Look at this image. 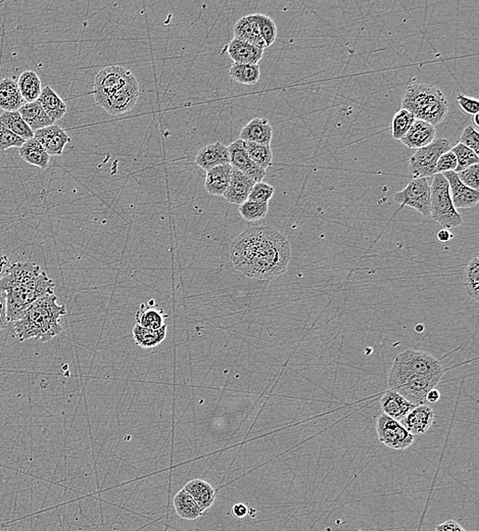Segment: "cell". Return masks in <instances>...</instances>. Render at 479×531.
Listing matches in <instances>:
<instances>
[{
	"label": "cell",
	"mask_w": 479,
	"mask_h": 531,
	"mask_svg": "<svg viewBox=\"0 0 479 531\" xmlns=\"http://www.w3.org/2000/svg\"><path fill=\"white\" fill-rule=\"evenodd\" d=\"M448 103L444 93L439 92L426 108H424L419 114L416 115L417 120L424 121L428 124L435 126L441 124L448 115Z\"/></svg>",
	"instance_id": "cell-29"
},
{
	"label": "cell",
	"mask_w": 479,
	"mask_h": 531,
	"mask_svg": "<svg viewBox=\"0 0 479 531\" xmlns=\"http://www.w3.org/2000/svg\"><path fill=\"white\" fill-rule=\"evenodd\" d=\"M227 149H228L232 168L240 171L242 174L253 180L255 183L263 181L266 176V170L260 168L251 160L242 140H237L231 143L229 146H227Z\"/></svg>",
	"instance_id": "cell-12"
},
{
	"label": "cell",
	"mask_w": 479,
	"mask_h": 531,
	"mask_svg": "<svg viewBox=\"0 0 479 531\" xmlns=\"http://www.w3.org/2000/svg\"><path fill=\"white\" fill-rule=\"evenodd\" d=\"M257 19L260 33H261L262 38L265 42L267 49V47H270L276 40L277 27L274 21L266 15L257 14Z\"/></svg>",
	"instance_id": "cell-42"
},
{
	"label": "cell",
	"mask_w": 479,
	"mask_h": 531,
	"mask_svg": "<svg viewBox=\"0 0 479 531\" xmlns=\"http://www.w3.org/2000/svg\"><path fill=\"white\" fill-rule=\"evenodd\" d=\"M53 279L33 262H15L0 280V292L6 296L8 320H19L26 311L42 296L54 294Z\"/></svg>",
	"instance_id": "cell-2"
},
{
	"label": "cell",
	"mask_w": 479,
	"mask_h": 531,
	"mask_svg": "<svg viewBox=\"0 0 479 531\" xmlns=\"http://www.w3.org/2000/svg\"><path fill=\"white\" fill-rule=\"evenodd\" d=\"M273 137L272 126L267 119L255 118L242 128L239 140L242 142L257 143L270 146Z\"/></svg>",
	"instance_id": "cell-20"
},
{
	"label": "cell",
	"mask_w": 479,
	"mask_h": 531,
	"mask_svg": "<svg viewBox=\"0 0 479 531\" xmlns=\"http://www.w3.org/2000/svg\"><path fill=\"white\" fill-rule=\"evenodd\" d=\"M10 264L12 263L8 260V255L0 249V277L6 274L8 269L10 268Z\"/></svg>",
	"instance_id": "cell-52"
},
{
	"label": "cell",
	"mask_w": 479,
	"mask_h": 531,
	"mask_svg": "<svg viewBox=\"0 0 479 531\" xmlns=\"http://www.w3.org/2000/svg\"><path fill=\"white\" fill-rule=\"evenodd\" d=\"M8 309H6V296L4 292H0V331L4 330L8 326Z\"/></svg>",
	"instance_id": "cell-49"
},
{
	"label": "cell",
	"mask_w": 479,
	"mask_h": 531,
	"mask_svg": "<svg viewBox=\"0 0 479 531\" xmlns=\"http://www.w3.org/2000/svg\"><path fill=\"white\" fill-rule=\"evenodd\" d=\"M66 315V305L58 303L54 294H47L36 301L19 320L12 323L15 335L19 342L29 339L49 342L62 332L60 320Z\"/></svg>",
	"instance_id": "cell-3"
},
{
	"label": "cell",
	"mask_w": 479,
	"mask_h": 531,
	"mask_svg": "<svg viewBox=\"0 0 479 531\" xmlns=\"http://www.w3.org/2000/svg\"><path fill=\"white\" fill-rule=\"evenodd\" d=\"M268 203H255V201H246L239 205L240 216L249 222L263 220L268 214Z\"/></svg>",
	"instance_id": "cell-40"
},
{
	"label": "cell",
	"mask_w": 479,
	"mask_h": 531,
	"mask_svg": "<svg viewBox=\"0 0 479 531\" xmlns=\"http://www.w3.org/2000/svg\"><path fill=\"white\" fill-rule=\"evenodd\" d=\"M392 365L414 374L423 375L439 380L444 374L441 363L433 355L422 351H405L396 355Z\"/></svg>",
	"instance_id": "cell-7"
},
{
	"label": "cell",
	"mask_w": 479,
	"mask_h": 531,
	"mask_svg": "<svg viewBox=\"0 0 479 531\" xmlns=\"http://www.w3.org/2000/svg\"><path fill=\"white\" fill-rule=\"evenodd\" d=\"M435 531H466L458 523V522L454 521V520H448L443 523L439 524L435 528Z\"/></svg>",
	"instance_id": "cell-50"
},
{
	"label": "cell",
	"mask_w": 479,
	"mask_h": 531,
	"mask_svg": "<svg viewBox=\"0 0 479 531\" xmlns=\"http://www.w3.org/2000/svg\"><path fill=\"white\" fill-rule=\"evenodd\" d=\"M439 381V379L414 374L392 365L387 385L389 389L398 392L414 406H421L426 405V394L435 389Z\"/></svg>",
	"instance_id": "cell-4"
},
{
	"label": "cell",
	"mask_w": 479,
	"mask_h": 531,
	"mask_svg": "<svg viewBox=\"0 0 479 531\" xmlns=\"http://www.w3.org/2000/svg\"><path fill=\"white\" fill-rule=\"evenodd\" d=\"M439 92V89L428 84H410L405 90L402 108L409 110L416 117Z\"/></svg>",
	"instance_id": "cell-13"
},
{
	"label": "cell",
	"mask_w": 479,
	"mask_h": 531,
	"mask_svg": "<svg viewBox=\"0 0 479 531\" xmlns=\"http://www.w3.org/2000/svg\"><path fill=\"white\" fill-rule=\"evenodd\" d=\"M376 433L378 441L392 450H406L415 441V437L409 433L400 422L385 414L377 418Z\"/></svg>",
	"instance_id": "cell-10"
},
{
	"label": "cell",
	"mask_w": 479,
	"mask_h": 531,
	"mask_svg": "<svg viewBox=\"0 0 479 531\" xmlns=\"http://www.w3.org/2000/svg\"><path fill=\"white\" fill-rule=\"evenodd\" d=\"M396 203L415 209L423 214L430 216V185L427 178H413L408 185L394 195Z\"/></svg>",
	"instance_id": "cell-9"
},
{
	"label": "cell",
	"mask_w": 479,
	"mask_h": 531,
	"mask_svg": "<svg viewBox=\"0 0 479 531\" xmlns=\"http://www.w3.org/2000/svg\"><path fill=\"white\" fill-rule=\"evenodd\" d=\"M229 75L234 81L242 85H255L261 77V70H260L259 65L234 62L229 70Z\"/></svg>",
	"instance_id": "cell-36"
},
{
	"label": "cell",
	"mask_w": 479,
	"mask_h": 531,
	"mask_svg": "<svg viewBox=\"0 0 479 531\" xmlns=\"http://www.w3.org/2000/svg\"><path fill=\"white\" fill-rule=\"evenodd\" d=\"M18 83L12 78H4L0 81V110L3 112H18L26 105Z\"/></svg>",
	"instance_id": "cell-25"
},
{
	"label": "cell",
	"mask_w": 479,
	"mask_h": 531,
	"mask_svg": "<svg viewBox=\"0 0 479 531\" xmlns=\"http://www.w3.org/2000/svg\"><path fill=\"white\" fill-rule=\"evenodd\" d=\"M439 398H441V394H439V390L435 389H431L430 391L426 394V402L431 403V404H435V403L439 402Z\"/></svg>",
	"instance_id": "cell-54"
},
{
	"label": "cell",
	"mask_w": 479,
	"mask_h": 531,
	"mask_svg": "<svg viewBox=\"0 0 479 531\" xmlns=\"http://www.w3.org/2000/svg\"><path fill=\"white\" fill-rule=\"evenodd\" d=\"M26 124L33 132L54 125L53 121L47 116L38 101L26 103L18 110Z\"/></svg>",
	"instance_id": "cell-30"
},
{
	"label": "cell",
	"mask_w": 479,
	"mask_h": 531,
	"mask_svg": "<svg viewBox=\"0 0 479 531\" xmlns=\"http://www.w3.org/2000/svg\"><path fill=\"white\" fill-rule=\"evenodd\" d=\"M457 175H458L459 179H460V181L464 185L471 188V189L478 190V192L479 164L468 167L465 170L457 173Z\"/></svg>",
	"instance_id": "cell-45"
},
{
	"label": "cell",
	"mask_w": 479,
	"mask_h": 531,
	"mask_svg": "<svg viewBox=\"0 0 479 531\" xmlns=\"http://www.w3.org/2000/svg\"><path fill=\"white\" fill-rule=\"evenodd\" d=\"M478 117V114L474 115V124H476V127H478L479 126Z\"/></svg>",
	"instance_id": "cell-55"
},
{
	"label": "cell",
	"mask_w": 479,
	"mask_h": 531,
	"mask_svg": "<svg viewBox=\"0 0 479 531\" xmlns=\"http://www.w3.org/2000/svg\"><path fill=\"white\" fill-rule=\"evenodd\" d=\"M461 144L473 151L476 155L479 153V134L473 126L469 125L463 130L460 137Z\"/></svg>",
	"instance_id": "cell-46"
},
{
	"label": "cell",
	"mask_w": 479,
	"mask_h": 531,
	"mask_svg": "<svg viewBox=\"0 0 479 531\" xmlns=\"http://www.w3.org/2000/svg\"><path fill=\"white\" fill-rule=\"evenodd\" d=\"M443 175L450 186L451 197H452L455 209H471L478 205L479 201L478 190L471 189L464 185L456 172H446Z\"/></svg>",
	"instance_id": "cell-15"
},
{
	"label": "cell",
	"mask_w": 479,
	"mask_h": 531,
	"mask_svg": "<svg viewBox=\"0 0 479 531\" xmlns=\"http://www.w3.org/2000/svg\"><path fill=\"white\" fill-rule=\"evenodd\" d=\"M275 189L273 186L269 185L265 182H259L255 183L251 188V194L249 195L248 201H255V203H268L269 201L274 195Z\"/></svg>",
	"instance_id": "cell-43"
},
{
	"label": "cell",
	"mask_w": 479,
	"mask_h": 531,
	"mask_svg": "<svg viewBox=\"0 0 479 531\" xmlns=\"http://www.w3.org/2000/svg\"><path fill=\"white\" fill-rule=\"evenodd\" d=\"M140 95V84L135 76L132 74L124 85L108 95L105 101L99 103V106L110 116H120L135 108Z\"/></svg>",
	"instance_id": "cell-8"
},
{
	"label": "cell",
	"mask_w": 479,
	"mask_h": 531,
	"mask_svg": "<svg viewBox=\"0 0 479 531\" xmlns=\"http://www.w3.org/2000/svg\"><path fill=\"white\" fill-rule=\"evenodd\" d=\"M19 92L26 103H34L40 96L42 86L41 80L34 71H25L19 75L18 81Z\"/></svg>",
	"instance_id": "cell-33"
},
{
	"label": "cell",
	"mask_w": 479,
	"mask_h": 531,
	"mask_svg": "<svg viewBox=\"0 0 479 531\" xmlns=\"http://www.w3.org/2000/svg\"><path fill=\"white\" fill-rule=\"evenodd\" d=\"M430 216L444 229L456 228L463 224V219L453 205L450 186L443 174L432 176L430 186Z\"/></svg>",
	"instance_id": "cell-5"
},
{
	"label": "cell",
	"mask_w": 479,
	"mask_h": 531,
	"mask_svg": "<svg viewBox=\"0 0 479 531\" xmlns=\"http://www.w3.org/2000/svg\"><path fill=\"white\" fill-rule=\"evenodd\" d=\"M457 168V159L452 151H448L441 155L435 169V174H444L446 172H455Z\"/></svg>",
	"instance_id": "cell-47"
},
{
	"label": "cell",
	"mask_w": 479,
	"mask_h": 531,
	"mask_svg": "<svg viewBox=\"0 0 479 531\" xmlns=\"http://www.w3.org/2000/svg\"><path fill=\"white\" fill-rule=\"evenodd\" d=\"M464 286H465L467 294L473 298L474 301H479V259L478 255L471 259L468 263L465 270V278H464Z\"/></svg>",
	"instance_id": "cell-39"
},
{
	"label": "cell",
	"mask_w": 479,
	"mask_h": 531,
	"mask_svg": "<svg viewBox=\"0 0 479 531\" xmlns=\"http://www.w3.org/2000/svg\"><path fill=\"white\" fill-rule=\"evenodd\" d=\"M0 280H1V277H0Z\"/></svg>",
	"instance_id": "cell-56"
},
{
	"label": "cell",
	"mask_w": 479,
	"mask_h": 531,
	"mask_svg": "<svg viewBox=\"0 0 479 531\" xmlns=\"http://www.w3.org/2000/svg\"><path fill=\"white\" fill-rule=\"evenodd\" d=\"M435 140V127L416 119L408 133L400 140L407 149H419Z\"/></svg>",
	"instance_id": "cell-22"
},
{
	"label": "cell",
	"mask_w": 479,
	"mask_h": 531,
	"mask_svg": "<svg viewBox=\"0 0 479 531\" xmlns=\"http://www.w3.org/2000/svg\"><path fill=\"white\" fill-rule=\"evenodd\" d=\"M232 513H233L234 517L244 518L249 514L248 507L244 504H235L232 508Z\"/></svg>",
	"instance_id": "cell-51"
},
{
	"label": "cell",
	"mask_w": 479,
	"mask_h": 531,
	"mask_svg": "<svg viewBox=\"0 0 479 531\" xmlns=\"http://www.w3.org/2000/svg\"><path fill=\"white\" fill-rule=\"evenodd\" d=\"M226 51L234 62L244 65L259 64L264 54V49L235 38L227 45Z\"/></svg>",
	"instance_id": "cell-21"
},
{
	"label": "cell",
	"mask_w": 479,
	"mask_h": 531,
	"mask_svg": "<svg viewBox=\"0 0 479 531\" xmlns=\"http://www.w3.org/2000/svg\"><path fill=\"white\" fill-rule=\"evenodd\" d=\"M455 157L457 159V168L455 172L459 173L461 171L465 170L468 167L473 166V165L478 164L479 158L478 155L474 153L471 149L466 147L465 145L458 143L455 145L451 149Z\"/></svg>",
	"instance_id": "cell-41"
},
{
	"label": "cell",
	"mask_w": 479,
	"mask_h": 531,
	"mask_svg": "<svg viewBox=\"0 0 479 531\" xmlns=\"http://www.w3.org/2000/svg\"><path fill=\"white\" fill-rule=\"evenodd\" d=\"M435 412L427 405L416 406L409 412L400 423L413 437L426 433L435 422Z\"/></svg>",
	"instance_id": "cell-16"
},
{
	"label": "cell",
	"mask_w": 479,
	"mask_h": 531,
	"mask_svg": "<svg viewBox=\"0 0 479 531\" xmlns=\"http://www.w3.org/2000/svg\"><path fill=\"white\" fill-rule=\"evenodd\" d=\"M167 325L162 326L159 330H151L135 324L132 330L133 339L138 346L142 348H153L159 346L160 342L167 337Z\"/></svg>",
	"instance_id": "cell-34"
},
{
	"label": "cell",
	"mask_w": 479,
	"mask_h": 531,
	"mask_svg": "<svg viewBox=\"0 0 479 531\" xmlns=\"http://www.w3.org/2000/svg\"><path fill=\"white\" fill-rule=\"evenodd\" d=\"M451 142L446 138L435 140L430 144L417 149L409 160V170L413 178H428L435 175L437 160L450 151Z\"/></svg>",
	"instance_id": "cell-6"
},
{
	"label": "cell",
	"mask_w": 479,
	"mask_h": 531,
	"mask_svg": "<svg viewBox=\"0 0 479 531\" xmlns=\"http://www.w3.org/2000/svg\"><path fill=\"white\" fill-rule=\"evenodd\" d=\"M234 38L246 41L249 44L255 45L261 49H265L266 45L260 33L257 14L242 17L236 22L233 28Z\"/></svg>",
	"instance_id": "cell-18"
},
{
	"label": "cell",
	"mask_w": 479,
	"mask_h": 531,
	"mask_svg": "<svg viewBox=\"0 0 479 531\" xmlns=\"http://www.w3.org/2000/svg\"><path fill=\"white\" fill-rule=\"evenodd\" d=\"M196 164L205 172L215 167L230 164L228 149L220 142L205 145L197 153Z\"/></svg>",
	"instance_id": "cell-17"
},
{
	"label": "cell",
	"mask_w": 479,
	"mask_h": 531,
	"mask_svg": "<svg viewBox=\"0 0 479 531\" xmlns=\"http://www.w3.org/2000/svg\"><path fill=\"white\" fill-rule=\"evenodd\" d=\"M192 496L203 512L213 506L216 500L214 487L203 479H192L183 487Z\"/></svg>",
	"instance_id": "cell-26"
},
{
	"label": "cell",
	"mask_w": 479,
	"mask_h": 531,
	"mask_svg": "<svg viewBox=\"0 0 479 531\" xmlns=\"http://www.w3.org/2000/svg\"><path fill=\"white\" fill-rule=\"evenodd\" d=\"M25 140L19 138L16 134L8 129L6 126L0 123V151L12 149V147H21Z\"/></svg>",
	"instance_id": "cell-44"
},
{
	"label": "cell",
	"mask_w": 479,
	"mask_h": 531,
	"mask_svg": "<svg viewBox=\"0 0 479 531\" xmlns=\"http://www.w3.org/2000/svg\"><path fill=\"white\" fill-rule=\"evenodd\" d=\"M255 182L249 179L248 176L242 174L240 171L232 169L230 183L225 192L224 199L232 205H242L248 201L251 188L255 185Z\"/></svg>",
	"instance_id": "cell-19"
},
{
	"label": "cell",
	"mask_w": 479,
	"mask_h": 531,
	"mask_svg": "<svg viewBox=\"0 0 479 531\" xmlns=\"http://www.w3.org/2000/svg\"><path fill=\"white\" fill-rule=\"evenodd\" d=\"M34 138L42 145L49 155H60L65 147L71 142L70 136L62 127L51 125L34 132Z\"/></svg>",
	"instance_id": "cell-14"
},
{
	"label": "cell",
	"mask_w": 479,
	"mask_h": 531,
	"mask_svg": "<svg viewBox=\"0 0 479 531\" xmlns=\"http://www.w3.org/2000/svg\"><path fill=\"white\" fill-rule=\"evenodd\" d=\"M132 75L131 71L120 66H108L95 76L93 95L96 106L105 101L108 95L124 85Z\"/></svg>",
	"instance_id": "cell-11"
},
{
	"label": "cell",
	"mask_w": 479,
	"mask_h": 531,
	"mask_svg": "<svg viewBox=\"0 0 479 531\" xmlns=\"http://www.w3.org/2000/svg\"><path fill=\"white\" fill-rule=\"evenodd\" d=\"M37 101L40 103L47 116L53 121V123L64 118L68 112V106H67L66 103L60 99V95L51 86H45L44 88H42L40 96Z\"/></svg>",
	"instance_id": "cell-27"
},
{
	"label": "cell",
	"mask_w": 479,
	"mask_h": 531,
	"mask_svg": "<svg viewBox=\"0 0 479 531\" xmlns=\"http://www.w3.org/2000/svg\"><path fill=\"white\" fill-rule=\"evenodd\" d=\"M415 121V116L412 112L405 110V108H401L396 112L394 119H392V137L396 140H402L408 133Z\"/></svg>",
	"instance_id": "cell-38"
},
{
	"label": "cell",
	"mask_w": 479,
	"mask_h": 531,
	"mask_svg": "<svg viewBox=\"0 0 479 531\" xmlns=\"http://www.w3.org/2000/svg\"><path fill=\"white\" fill-rule=\"evenodd\" d=\"M19 155L27 164L38 167L42 170L49 168L51 155L34 137L24 142L19 149Z\"/></svg>",
	"instance_id": "cell-31"
},
{
	"label": "cell",
	"mask_w": 479,
	"mask_h": 531,
	"mask_svg": "<svg viewBox=\"0 0 479 531\" xmlns=\"http://www.w3.org/2000/svg\"><path fill=\"white\" fill-rule=\"evenodd\" d=\"M173 506L177 515L182 519L196 520L203 515V511L196 500L184 489H180L173 498Z\"/></svg>",
	"instance_id": "cell-32"
},
{
	"label": "cell",
	"mask_w": 479,
	"mask_h": 531,
	"mask_svg": "<svg viewBox=\"0 0 479 531\" xmlns=\"http://www.w3.org/2000/svg\"><path fill=\"white\" fill-rule=\"evenodd\" d=\"M0 123L25 142L34 137V132L26 124L19 112H2L0 115Z\"/></svg>",
	"instance_id": "cell-35"
},
{
	"label": "cell",
	"mask_w": 479,
	"mask_h": 531,
	"mask_svg": "<svg viewBox=\"0 0 479 531\" xmlns=\"http://www.w3.org/2000/svg\"><path fill=\"white\" fill-rule=\"evenodd\" d=\"M244 149L249 157L260 168L267 170L272 165L273 153L270 146L257 143L244 142Z\"/></svg>",
	"instance_id": "cell-37"
},
{
	"label": "cell",
	"mask_w": 479,
	"mask_h": 531,
	"mask_svg": "<svg viewBox=\"0 0 479 531\" xmlns=\"http://www.w3.org/2000/svg\"><path fill=\"white\" fill-rule=\"evenodd\" d=\"M459 108L462 112L467 115H476L479 112V103L478 99L473 97L466 96L464 94H458L457 96Z\"/></svg>",
	"instance_id": "cell-48"
},
{
	"label": "cell",
	"mask_w": 479,
	"mask_h": 531,
	"mask_svg": "<svg viewBox=\"0 0 479 531\" xmlns=\"http://www.w3.org/2000/svg\"><path fill=\"white\" fill-rule=\"evenodd\" d=\"M453 237H454V236H453L452 232L448 230V229H442V230H439L437 233V240L441 242H450Z\"/></svg>",
	"instance_id": "cell-53"
},
{
	"label": "cell",
	"mask_w": 479,
	"mask_h": 531,
	"mask_svg": "<svg viewBox=\"0 0 479 531\" xmlns=\"http://www.w3.org/2000/svg\"><path fill=\"white\" fill-rule=\"evenodd\" d=\"M380 407L385 415L400 422L416 406L408 402L398 392L389 389L381 396Z\"/></svg>",
	"instance_id": "cell-23"
},
{
	"label": "cell",
	"mask_w": 479,
	"mask_h": 531,
	"mask_svg": "<svg viewBox=\"0 0 479 531\" xmlns=\"http://www.w3.org/2000/svg\"><path fill=\"white\" fill-rule=\"evenodd\" d=\"M232 169L230 164H225L208 171L205 181V192L214 196H223L230 183Z\"/></svg>",
	"instance_id": "cell-24"
},
{
	"label": "cell",
	"mask_w": 479,
	"mask_h": 531,
	"mask_svg": "<svg viewBox=\"0 0 479 531\" xmlns=\"http://www.w3.org/2000/svg\"><path fill=\"white\" fill-rule=\"evenodd\" d=\"M153 301L151 303H142L140 309L136 312L135 319L136 324L144 328L151 329V330H159L162 326L166 325L167 315L164 310L153 305Z\"/></svg>",
	"instance_id": "cell-28"
},
{
	"label": "cell",
	"mask_w": 479,
	"mask_h": 531,
	"mask_svg": "<svg viewBox=\"0 0 479 531\" xmlns=\"http://www.w3.org/2000/svg\"><path fill=\"white\" fill-rule=\"evenodd\" d=\"M292 248L287 238L272 227H251L232 242L230 261L244 276L273 280L287 271Z\"/></svg>",
	"instance_id": "cell-1"
}]
</instances>
